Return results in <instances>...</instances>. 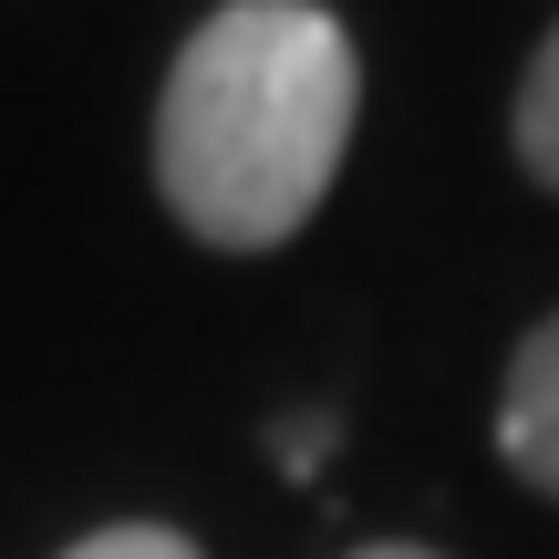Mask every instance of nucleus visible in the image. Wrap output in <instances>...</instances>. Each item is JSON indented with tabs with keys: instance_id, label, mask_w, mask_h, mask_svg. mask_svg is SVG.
I'll use <instances>...</instances> for the list:
<instances>
[{
	"instance_id": "1",
	"label": "nucleus",
	"mask_w": 559,
	"mask_h": 559,
	"mask_svg": "<svg viewBox=\"0 0 559 559\" xmlns=\"http://www.w3.org/2000/svg\"><path fill=\"white\" fill-rule=\"evenodd\" d=\"M362 52L321 0H228L177 41L156 94V187L187 239L260 260L311 228L353 156Z\"/></svg>"
},
{
	"instance_id": "2",
	"label": "nucleus",
	"mask_w": 559,
	"mask_h": 559,
	"mask_svg": "<svg viewBox=\"0 0 559 559\" xmlns=\"http://www.w3.org/2000/svg\"><path fill=\"white\" fill-rule=\"evenodd\" d=\"M498 456L519 466L539 498H559V311L539 332H519L508 353V383H498Z\"/></svg>"
},
{
	"instance_id": "3",
	"label": "nucleus",
	"mask_w": 559,
	"mask_h": 559,
	"mask_svg": "<svg viewBox=\"0 0 559 559\" xmlns=\"http://www.w3.org/2000/svg\"><path fill=\"white\" fill-rule=\"evenodd\" d=\"M508 145H519V166L559 198V32L539 41V62H528L519 83V115H508Z\"/></svg>"
},
{
	"instance_id": "4",
	"label": "nucleus",
	"mask_w": 559,
	"mask_h": 559,
	"mask_svg": "<svg viewBox=\"0 0 559 559\" xmlns=\"http://www.w3.org/2000/svg\"><path fill=\"white\" fill-rule=\"evenodd\" d=\"M62 559H198V539L166 519H124V528H94V539H73Z\"/></svg>"
},
{
	"instance_id": "5",
	"label": "nucleus",
	"mask_w": 559,
	"mask_h": 559,
	"mask_svg": "<svg viewBox=\"0 0 559 559\" xmlns=\"http://www.w3.org/2000/svg\"><path fill=\"white\" fill-rule=\"evenodd\" d=\"M332 445H342L332 415H280V425H270V466H280V477H321Z\"/></svg>"
},
{
	"instance_id": "6",
	"label": "nucleus",
	"mask_w": 559,
	"mask_h": 559,
	"mask_svg": "<svg viewBox=\"0 0 559 559\" xmlns=\"http://www.w3.org/2000/svg\"><path fill=\"white\" fill-rule=\"evenodd\" d=\"M353 559H436V549H415V539H373V549H353Z\"/></svg>"
}]
</instances>
